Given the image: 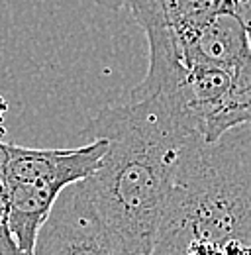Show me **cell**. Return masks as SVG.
Returning a JSON list of instances; mask_svg holds the SVG:
<instances>
[{
    "label": "cell",
    "mask_w": 251,
    "mask_h": 255,
    "mask_svg": "<svg viewBox=\"0 0 251 255\" xmlns=\"http://www.w3.org/2000/svg\"><path fill=\"white\" fill-rule=\"evenodd\" d=\"M83 135L106 139L108 149L93 177L81 183L124 255H153L183 153L202 137L183 100L161 93L102 108Z\"/></svg>",
    "instance_id": "obj_1"
},
{
    "label": "cell",
    "mask_w": 251,
    "mask_h": 255,
    "mask_svg": "<svg viewBox=\"0 0 251 255\" xmlns=\"http://www.w3.org/2000/svg\"><path fill=\"white\" fill-rule=\"evenodd\" d=\"M251 252V126L187 145L157 240Z\"/></svg>",
    "instance_id": "obj_2"
},
{
    "label": "cell",
    "mask_w": 251,
    "mask_h": 255,
    "mask_svg": "<svg viewBox=\"0 0 251 255\" xmlns=\"http://www.w3.org/2000/svg\"><path fill=\"white\" fill-rule=\"evenodd\" d=\"M35 255H124V252L77 183L55 202L39 232Z\"/></svg>",
    "instance_id": "obj_3"
},
{
    "label": "cell",
    "mask_w": 251,
    "mask_h": 255,
    "mask_svg": "<svg viewBox=\"0 0 251 255\" xmlns=\"http://www.w3.org/2000/svg\"><path fill=\"white\" fill-rule=\"evenodd\" d=\"M106 149V139H94L77 149H31L0 141V183L51 181L69 189L93 177Z\"/></svg>",
    "instance_id": "obj_4"
},
{
    "label": "cell",
    "mask_w": 251,
    "mask_h": 255,
    "mask_svg": "<svg viewBox=\"0 0 251 255\" xmlns=\"http://www.w3.org/2000/svg\"><path fill=\"white\" fill-rule=\"evenodd\" d=\"M232 8H234V12L238 14V18L242 20V24L246 28L251 47V0H232Z\"/></svg>",
    "instance_id": "obj_5"
},
{
    "label": "cell",
    "mask_w": 251,
    "mask_h": 255,
    "mask_svg": "<svg viewBox=\"0 0 251 255\" xmlns=\"http://www.w3.org/2000/svg\"><path fill=\"white\" fill-rule=\"evenodd\" d=\"M6 110H8V104H6V100L0 96V122H2V116H4Z\"/></svg>",
    "instance_id": "obj_6"
}]
</instances>
